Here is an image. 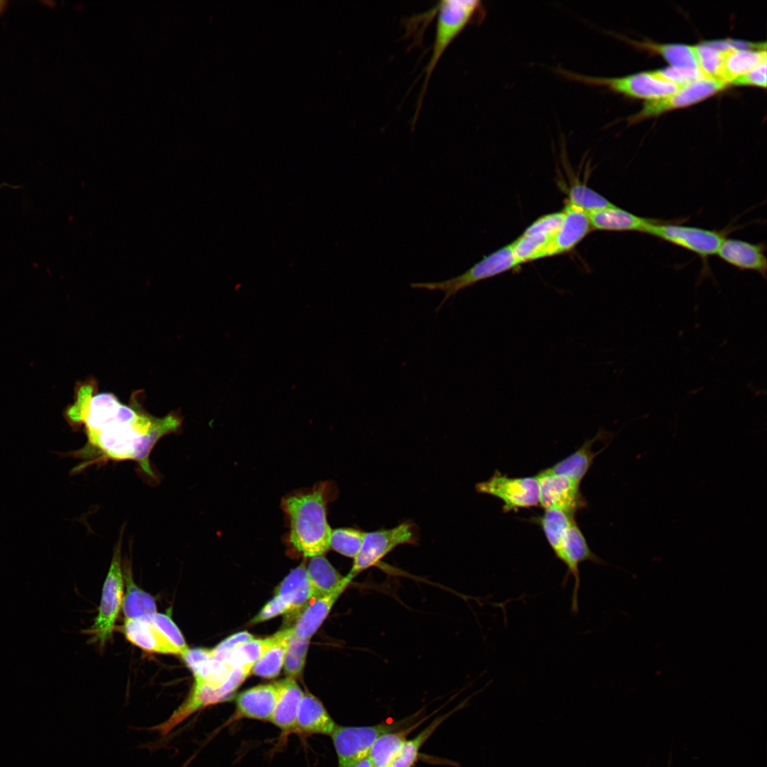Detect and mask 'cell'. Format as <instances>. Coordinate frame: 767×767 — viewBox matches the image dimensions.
I'll return each mask as SVG.
<instances>
[{
  "label": "cell",
  "mask_w": 767,
  "mask_h": 767,
  "mask_svg": "<svg viewBox=\"0 0 767 767\" xmlns=\"http://www.w3.org/2000/svg\"><path fill=\"white\" fill-rule=\"evenodd\" d=\"M124 632L131 643L145 651L165 654H182V651L171 643L153 622L126 619Z\"/></svg>",
  "instance_id": "cell-19"
},
{
  "label": "cell",
  "mask_w": 767,
  "mask_h": 767,
  "mask_svg": "<svg viewBox=\"0 0 767 767\" xmlns=\"http://www.w3.org/2000/svg\"><path fill=\"white\" fill-rule=\"evenodd\" d=\"M727 86L725 82L713 78L698 79L669 96L646 102L641 109L627 120L633 124L673 109L690 106L714 95Z\"/></svg>",
  "instance_id": "cell-11"
},
{
  "label": "cell",
  "mask_w": 767,
  "mask_h": 767,
  "mask_svg": "<svg viewBox=\"0 0 767 767\" xmlns=\"http://www.w3.org/2000/svg\"><path fill=\"white\" fill-rule=\"evenodd\" d=\"M119 540L114 547L109 570L106 577L98 616L87 633L94 635V638L103 646L111 636L116 620L123 602L124 580L121 566V533Z\"/></svg>",
  "instance_id": "cell-9"
},
{
  "label": "cell",
  "mask_w": 767,
  "mask_h": 767,
  "mask_svg": "<svg viewBox=\"0 0 767 767\" xmlns=\"http://www.w3.org/2000/svg\"><path fill=\"white\" fill-rule=\"evenodd\" d=\"M231 670L222 660L213 657L201 665L193 674L195 680L219 689Z\"/></svg>",
  "instance_id": "cell-38"
},
{
  "label": "cell",
  "mask_w": 767,
  "mask_h": 767,
  "mask_svg": "<svg viewBox=\"0 0 767 767\" xmlns=\"http://www.w3.org/2000/svg\"><path fill=\"white\" fill-rule=\"evenodd\" d=\"M345 589L342 587L330 594L313 599V602L302 610L295 624L292 627L294 635L301 639L310 640Z\"/></svg>",
  "instance_id": "cell-23"
},
{
  "label": "cell",
  "mask_w": 767,
  "mask_h": 767,
  "mask_svg": "<svg viewBox=\"0 0 767 767\" xmlns=\"http://www.w3.org/2000/svg\"><path fill=\"white\" fill-rule=\"evenodd\" d=\"M731 85L737 86L766 87V62H763L746 74L736 77Z\"/></svg>",
  "instance_id": "cell-41"
},
{
  "label": "cell",
  "mask_w": 767,
  "mask_h": 767,
  "mask_svg": "<svg viewBox=\"0 0 767 767\" xmlns=\"http://www.w3.org/2000/svg\"><path fill=\"white\" fill-rule=\"evenodd\" d=\"M293 633V628L277 632L276 642L253 665V674L264 678H273L280 673L288 640Z\"/></svg>",
  "instance_id": "cell-29"
},
{
  "label": "cell",
  "mask_w": 767,
  "mask_h": 767,
  "mask_svg": "<svg viewBox=\"0 0 767 767\" xmlns=\"http://www.w3.org/2000/svg\"><path fill=\"white\" fill-rule=\"evenodd\" d=\"M766 245L753 244L736 239H725L717 255L726 263L740 270L753 271L766 276Z\"/></svg>",
  "instance_id": "cell-16"
},
{
  "label": "cell",
  "mask_w": 767,
  "mask_h": 767,
  "mask_svg": "<svg viewBox=\"0 0 767 767\" xmlns=\"http://www.w3.org/2000/svg\"><path fill=\"white\" fill-rule=\"evenodd\" d=\"M694 47L698 67L704 76L721 80L726 50H719L706 42Z\"/></svg>",
  "instance_id": "cell-36"
},
{
  "label": "cell",
  "mask_w": 767,
  "mask_h": 767,
  "mask_svg": "<svg viewBox=\"0 0 767 767\" xmlns=\"http://www.w3.org/2000/svg\"><path fill=\"white\" fill-rule=\"evenodd\" d=\"M575 516L555 509L545 510L540 525L556 557L563 562L562 543L565 533Z\"/></svg>",
  "instance_id": "cell-31"
},
{
  "label": "cell",
  "mask_w": 767,
  "mask_h": 767,
  "mask_svg": "<svg viewBox=\"0 0 767 767\" xmlns=\"http://www.w3.org/2000/svg\"><path fill=\"white\" fill-rule=\"evenodd\" d=\"M475 489L479 494L499 499L506 513L539 505V484L536 476L509 477L496 470L489 479L477 483Z\"/></svg>",
  "instance_id": "cell-10"
},
{
  "label": "cell",
  "mask_w": 767,
  "mask_h": 767,
  "mask_svg": "<svg viewBox=\"0 0 767 767\" xmlns=\"http://www.w3.org/2000/svg\"><path fill=\"white\" fill-rule=\"evenodd\" d=\"M563 217V211L543 215L511 243L513 254L520 263L545 257Z\"/></svg>",
  "instance_id": "cell-13"
},
{
  "label": "cell",
  "mask_w": 767,
  "mask_h": 767,
  "mask_svg": "<svg viewBox=\"0 0 767 767\" xmlns=\"http://www.w3.org/2000/svg\"><path fill=\"white\" fill-rule=\"evenodd\" d=\"M416 715L396 722H383L370 726L337 725L330 735L336 752L338 767H349L367 756L376 740L383 734L413 724Z\"/></svg>",
  "instance_id": "cell-6"
},
{
  "label": "cell",
  "mask_w": 767,
  "mask_h": 767,
  "mask_svg": "<svg viewBox=\"0 0 767 767\" xmlns=\"http://www.w3.org/2000/svg\"><path fill=\"white\" fill-rule=\"evenodd\" d=\"M645 234L664 240L685 249L707 261L715 255L726 239L721 231L684 226L656 219L651 224Z\"/></svg>",
  "instance_id": "cell-8"
},
{
  "label": "cell",
  "mask_w": 767,
  "mask_h": 767,
  "mask_svg": "<svg viewBox=\"0 0 767 767\" xmlns=\"http://www.w3.org/2000/svg\"><path fill=\"white\" fill-rule=\"evenodd\" d=\"M277 633L265 638L252 639L238 646L221 657L230 668L252 666L276 642Z\"/></svg>",
  "instance_id": "cell-32"
},
{
  "label": "cell",
  "mask_w": 767,
  "mask_h": 767,
  "mask_svg": "<svg viewBox=\"0 0 767 767\" xmlns=\"http://www.w3.org/2000/svg\"><path fill=\"white\" fill-rule=\"evenodd\" d=\"M309 641L299 638L293 633L290 637L283 662L284 670L288 678H295L301 674L306 660Z\"/></svg>",
  "instance_id": "cell-37"
},
{
  "label": "cell",
  "mask_w": 767,
  "mask_h": 767,
  "mask_svg": "<svg viewBox=\"0 0 767 767\" xmlns=\"http://www.w3.org/2000/svg\"><path fill=\"white\" fill-rule=\"evenodd\" d=\"M435 9L437 13L432 54L424 69L425 77L418 107L432 73L446 49L469 24L482 19L484 14L482 4L478 0L441 1Z\"/></svg>",
  "instance_id": "cell-3"
},
{
  "label": "cell",
  "mask_w": 767,
  "mask_h": 767,
  "mask_svg": "<svg viewBox=\"0 0 767 767\" xmlns=\"http://www.w3.org/2000/svg\"><path fill=\"white\" fill-rule=\"evenodd\" d=\"M417 528L414 523L405 522L388 529L366 532L361 549L353 559L348 576L352 580L363 571L376 565L395 548L403 544H415Z\"/></svg>",
  "instance_id": "cell-7"
},
{
  "label": "cell",
  "mask_w": 767,
  "mask_h": 767,
  "mask_svg": "<svg viewBox=\"0 0 767 767\" xmlns=\"http://www.w3.org/2000/svg\"><path fill=\"white\" fill-rule=\"evenodd\" d=\"M562 224L548 246L545 257L573 249L592 230L588 214L567 203Z\"/></svg>",
  "instance_id": "cell-15"
},
{
  "label": "cell",
  "mask_w": 767,
  "mask_h": 767,
  "mask_svg": "<svg viewBox=\"0 0 767 767\" xmlns=\"http://www.w3.org/2000/svg\"><path fill=\"white\" fill-rule=\"evenodd\" d=\"M588 216L592 230L645 233L648 227L656 221L638 216L614 205L589 213Z\"/></svg>",
  "instance_id": "cell-20"
},
{
  "label": "cell",
  "mask_w": 767,
  "mask_h": 767,
  "mask_svg": "<svg viewBox=\"0 0 767 767\" xmlns=\"http://www.w3.org/2000/svg\"><path fill=\"white\" fill-rule=\"evenodd\" d=\"M152 622L171 643L182 651V653L187 649L183 634L173 621L170 614L156 613Z\"/></svg>",
  "instance_id": "cell-39"
},
{
  "label": "cell",
  "mask_w": 767,
  "mask_h": 767,
  "mask_svg": "<svg viewBox=\"0 0 767 767\" xmlns=\"http://www.w3.org/2000/svg\"><path fill=\"white\" fill-rule=\"evenodd\" d=\"M365 533L354 528L332 530L330 548L345 557L354 559L361 549Z\"/></svg>",
  "instance_id": "cell-34"
},
{
  "label": "cell",
  "mask_w": 767,
  "mask_h": 767,
  "mask_svg": "<svg viewBox=\"0 0 767 767\" xmlns=\"http://www.w3.org/2000/svg\"><path fill=\"white\" fill-rule=\"evenodd\" d=\"M306 570L312 599L347 588L352 580L348 575H342L323 555L311 557Z\"/></svg>",
  "instance_id": "cell-22"
},
{
  "label": "cell",
  "mask_w": 767,
  "mask_h": 767,
  "mask_svg": "<svg viewBox=\"0 0 767 767\" xmlns=\"http://www.w3.org/2000/svg\"><path fill=\"white\" fill-rule=\"evenodd\" d=\"M564 560L567 567V574L564 580L565 585L568 577L572 575L575 584L572 594L571 611L577 614L579 609L578 594L580 587V565L589 560L597 564H606L590 549L582 532L574 519L567 528L562 543Z\"/></svg>",
  "instance_id": "cell-14"
},
{
  "label": "cell",
  "mask_w": 767,
  "mask_h": 767,
  "mask_svg": "<svg viewBox=\"0 0 767 767\" xmlns=\"http://www.w3.org/2000/svg\"><path fill=\"white\" fill-rule=\"evenodd\" d=\"M337 725L317 698L304 693L298 711L296 732L330 736Z\"/></svg>",
  "instance_id": "cell-21"
},
{
  "label": "cell",
  "mask_w": 767,
  "mask_h": 767,
  "mask_svg": "<svg viewBox=\"0 0 767 767\" xmlns=\"http://www.w3.org/2000/svg\"><path fill=\"white\" fill-rule=\"evenodd\" d=\"M567 203L587 214L614 205L606 198L582 184L571 187L568 192Z\"/></svg>",
  "instance_id": "cell-35"
},
{
  "label": "cell",
  "mask_w": 767,
  "mask_h": 767,
  "mask_svg": "<svg viewBox=\"0 0 767 767\" xmlns=\"http://www.w3.org/2000/svg\"><path fill=\"white\" fill-rule=\"evenodd\" d=\"M189 668L195 672L201 665L214 657L212 649L197 648L187 649L181 654Z\"/></svg>",
  "instance_id": "cell-44"
},
{
  "label": "cell",
  "mask_w": 767,
  "mask_h": 767,
  "mask_svg": "<svg viewBox=\"0 0 767 767\" xmlns=\"http://www.w3.org/2000/svg\"><path fill=\"white\" fill-rule=\"evenodd\" d=\"M277 700L271 722L284 734L296 732V718L304 692L293 678L274 682Z\"/></svg>",
  "instance_id": "cell-18"
},
{
  "label": "cell",
  "mask_w": 767,
  "mask_h": 767,
  "mask_svg": "<svg viewBox=\"0 0 767 767\" xmlns=\"http://www.w3.org/2000/svg\"><path fill=\"white\" fill-rule=\"evenodd\" d=\"M5 186H10V185H8L7 183H1V184H0V189L1 187H4Z\"/></svg>",
  "instance_id": "cell-46"
},
{
  "label": "cell",
  "mask_w": 767,
  "mask_h": 767,
  "mask_svg": "<svg viewBox=\"0 0 767 767\" xmlns=\"http://www.w3.org/2000/svg\"><path fill=\"white\" fill-rule=\"evenodd\" d=\"M763 62H766V50L730 48L725 51L721 80L729 85Z\"/></svg>",
  "instance_id": "cell-28"
},
{
  "label": "cell",
  "mask_w": 767,
  "mask_h": 767,
  "mask_svg": "<svg viewBox=\"0 0 767 767\" xmlns=\"http://www.w3.org/2000/svg\"><path fill=\"white\" fill-rule=\"evenodd\" d=\"M124 579L126 591L122 608L126 619H140L152 622L157 613L154 599L135 584L129 567L124 566Z\"/></svg>",
  "instance_id": "cell-27"
},
{
  "label": "cell",
  "mask_w": 767,
  "mask_h": 767,
  "mask_svg": "<svg viewBox=\"0 0 767 767\" xmlns=\"http://www.w3.org/2000/svg\"><path fill=\"white\" fill-rule=\"evenodd\" d=\"M276 700L277 689L274 683L248 689L236 697L233 720L244 718L271 722Z\"/></svg>",
  "instance_id": "cell-17"
},
{
  "label": "cell",
  "mask_w": 767,
  "mask_h": 767,
  "mask_svg": "<svg viewBox=\"0 0 767 767\" xmlns=\"http://www.w3.org/2000/svg\"><path fill=\"white\" fill-rule=\"evenodd\" d=\"M633 45L662 56L671 67L699 69L694 45L630 41ZM700 70V69H699Z\"/></svg>",
  "instance_id": "cell-30"
},
{
  "label": "cell",
  "mask_w": 767,
  "mask_h": 767,
  "mask_svg": "<svg viewBox=\"0 0 767 767\" xmlns=\"http://www.w3.org/2000/svg\"><path fill=\"white\" fill-rule=\"evenodd\" d=\"M454 711L435 719L413 739H408L391 767H413L418 760L420 750L436 729Z\"/></svg>",
  "instance_id": "cell-33"
},
{
  "label": "cell",
  "mask_w": 767,
  "mask_h": 767,
  "mask_svg": "<svg viewBox=\"0 0 767 767\" xmlns=\"http://www.w3.org/2000/svg\"><path fill=\"white\" fill-rule=\"evenodd\" d=\"M288 612L289 609L288 606L279 597L275 595L274 597L268 602L260 611L252 619L251 623H261L278 615L288 614Z\"/></svg>",
  "instance_id": "cell-42"
},
{
  "label": "cell",
  "mask_w": 767,
  "mask_h": 767,
  "mask_svg": "<svg viewBox=\"0 0 767 767\" xmlns=\"http://www.w3.org/2000/svg\"><path fill=\"white\" fill-rule=\"evenodd\" d=\"M425 717L420 721L403 729L390 731L381 735L371 747L367 756L375 767H391L401 751L410 732L418 727Z\"/></svg>",
  "instance_id": "cell-25"
},
{
  "label": "cell",
  "mask_w": 767,
  "mask_h": 767,
  "mask_svg": "<svg viewBox=\"0 0 767 767\" xmlns=\"http://www.w3.org/2000/svg\"><path fill=\"white\" fill-rule=\"evenodd\" d=\"M251 669L252 666H243L231 670L227 678L219 687V691L225 700L229 699L242 684L251 673Z\"/></svg>",
  "instance_id": "cell-40"
},
{
  "label": "cell",
  "mask_w": 767,
  "mask_h": 767,
  "mask_svg": "<svg viewBox=\"0 0 767 767\" xmlns=\"http://www.w3.org/2000/svg\"><path fill=\"white\" fill-rule=\"evenodd\" d=\"M604 432L599 431L596 436L586 440L575 452L541 472L564 475L580 484L592 467L594 457L601 452H594L592 447Z\"/></svg>",
  "instance_id": "cell-26"
},
{
  "label": "cell",
  "mask_w": 767,
  "mask_h": 767,
  "mask_svg": "<svg viewBox=\"0 0 767 767\" xmlns=\"http://www.w3.org/2000/svg\"><path fill=\"white\" fill-rule=\"evenodd\" d=\"M519 265L520 263L513 254L512 245L509 244L484 256L482 260L457 276L439 282L413 283L410 286L413 288L443 292L444 298L435 310L437 312L447 300L458 292L479 281L513 269Z\"/></svg>",
  "instance_id": "cell-5"
},
{
  "label": "cell",
  "mask_w": 767,
  "mask_h": 767,
  "mask_svg": "<svg viewBox=\"0 0 767 767\" xmlns=\"http://www.w3.org/2000/svg\"><path fill=\"white\" fill-rule=\"evenodd\" d=\"M335 486L320 482L312 489L286 495L281 507L290 524L289 542L305 557L323 555L330 549L332 529L327 520V505L334 499Z\"/></svg>",
  "instance_id": "cell-2"
},
{
  "label": "cell",
  "mask_w": 767,
  "mask_h": 767,
  "mask_svg": "<svg viewBox=\"0 0 767 767\" xmlns=\"http://www.w3.org/2000/svg\"><path fill=\"white\" fill-rule=\"evenodd\" d=\"M254 638L253 635L245 631L232 634L221 641L212 649L214 657H221Z\"/></svg>",
  "instance_id": "cell-43"
},
{
  "label": "cell",
  "mask_w": 767,
  "mask_h": 767,
  "mask_svg": "<svg viewBox=\"0 0 767 767\" xmlns=\"http://www.w3.org/2000/svg\"><path fill=\"white\" fill-rule=\"evenodd\" d=\"M276 595L288 606V613L303 609L312 599L311 588L304 564L293 569L281 582Z\"/></svg>",
  "instance_id": "cell-24"
},
{
  "label": "cell",
  "mask_w": 767,
  "mask_h": 767,
  "mask_svg": "<svg viewBox=\"0 0 767 767\" xmlns=\"http://www.w3.org/2000/svg\"><path fill=\"white\" fill-rule=\"evenodd\" d=\"M65 416L72 426L84 428L89 444L102 455L134 460L151 477L154 475L148 457L152 449L162 437L181 425L176 413L153 416L142 408L137 396L123 403L112 393L99 391L93 380L76 386Z\"/></svg>",
  "instance_id": "cell-1"
},
{
  "label": "cell",
  "mask_w": 767,
  "mask_h": 767,
  "mask_svg": "<svg viewBox=\"0 0 767 767\" xmlns=\"http://www.w3.org/2000/svg\"><path fill=\"white\" fill-rule=\"evenodd\" d=\"M554 70L571 81L589 86L606 87L627 97L645 99L648 101L669 96L682 87L665 80L656 70L617 77L587 75L560 67H555Z\"/></svg>",
  "instance_id": "cell-4"
},
{
  "label": "cell",
  "mask_w": 767,
  "mask_h": 767,
  "mask_svg": "<svg viewBox=\"0 0 767 767\" xmlns=\"http://www.w3.org/2000/svg\"><path fill=\"white\" fill-rule=\"evenodd\" d=\"M536 477L539 484V505L545 510H560L575 516L585 507L580 484L564 475L541 471Z\"/></svg>",
  "instance_id": "cell-12"
},
{
  "label": "cell",
  "mask_w": 767,
  "mask_h": 767,
  "mask_svg": "<svg viewBox=\"0 0 767 767\" xmlns=\"http://www.w3.org/2000/svg\"><path fill=\"white\" fill-rule=\"evenodd\" d=\"M349 767H375L369 758L366 756L361 758L354 763H353Z\"/></svg>",
  "instance_id": "cell-45"
}]
</instances>
